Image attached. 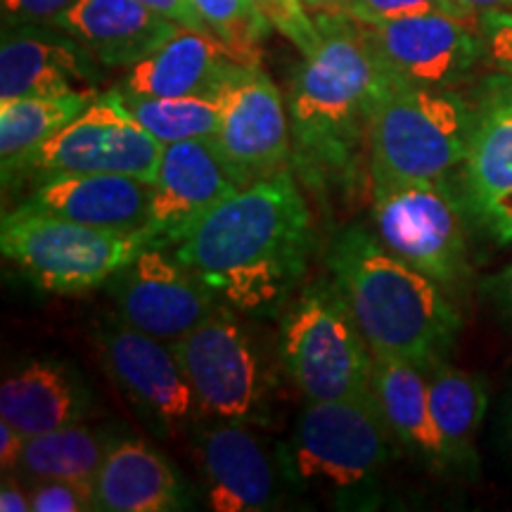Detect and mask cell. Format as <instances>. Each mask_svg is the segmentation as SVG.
I'll use <instances>...</instances> for the list:
<instances>
[{"mask_svg": "<svg viewBox=\"0 0 512 512\" xmlns=\"http://www.w3.org/2000/svg\"><path fill=\"white\" fill-rule=\"evenodd\" d=\"M214 100L221 126L211 143L238 188L292 171L290 112L261 67L240 64Z\"/></svg>", "mask_w": 512, "mask_h": 512, "instance_id": "11", "label": "cell"}, {"mask_svg": "<svg viewBox=\"0 0 512 512\" xmlns=\"http://www.w3.org/2000/svg\"><path fill=\"white\" fill-rule=\"evenodd\" d=\"M114 439L93 427L74 425L36 434L24 444L15 475L27 484L62 479V482L93 486Z\"/></svg>", "mask_w": 512, "mask_h": 512, "instance_id": "27", "label": "cell"}, {"mask_svg": "<svg viewBox=\"0 0 512 512\" xmlns=\"http://www.w3.org/2000/svg\"><path fill=\"white\" fill-rule=\"evenodd\" d=\"M192 5L204 27L242 64L259 67V46L273 27L254 0H192Z\"/></svg>", "mask_w": 512, "mask_h": 512, "instance_id": "29", "label": "cell"}, {"mask_svg": "<svg viewBox=\"0 0 512 512\" xmlns=\"http://www.w3.org/2000/svg\"><path fill=\"white\" fill-rule=\"evenodd\" d=\"M392 439L373 389L354 399L309 401L280 453L283 475L290 482L354 496L377 482L392 458Z\"/></svg>", "mask_w": 512, "mask_h": 512, "instance_id": "6", "label": "cell"}, {"mask_svg": "<svg viewBox=\"0 0 512 512\" xmlns=\"http://www.w3.org/2000/svg\"><path fill=\"white\" fill-rule=\"evenodd\" d=\"M238 190L211 140L164 145L145 223L152 247H176L197 221Z\"/></svg>", "mask_w": 512, "mask_h": 512, "instance_id": "15", "label": "cell"}, {"mask_svg": "<svg viewBox=\"0 0 512 512\" xmlns=\"http://www.w3.org/2000/svg\"><path fill=\"white\" fill-rule=\"evenodd\" d=\"M107 287L121 323L164 342L185 337L216 311L211 287L164 247H147Z\"/></svg>", "mask_w": 512, "mask_h": 512, "instance_id": "13", "label": "cell"}, {"mask_svg": "<svg viewBox=\"0 0 512 512\" xmlns=\"http://www.w3.org/2000/svg\"><path fill=\"white\" fill-rule=\"evenodd\" d=\"M98 60L50 24H12L0 46V100L91 91Z\"/></svg>", "mask_w": 512, "mask_h": 512, "instance_id": "17", "label": "cell"}, {"mask_svg": "<svg viewBox=\"0 0 512 512\" xmlns=\"http://www.w3.org/2000/svg\"><path fill=\"white\" fill-rule=\"evenodd\" d=\"M98 510L169 512L185 508L183 484L155 448L143 441H114L93 484Z\"/></svg>", "mask_w": 512, "mask_h": 512, "instance_id": "23", "label": "cell"}, {"mask_svg": "<svg viewBox=\"0 0 512 512\" xmlns=\"http://www.w3.org/2000/svg\"><path fill=\"white\" fill-rule=\"evenodd\" d=\"M31 486V512H86L98 510L93 486L46 479Z\"/></svg>", "mask_w": 512, "mask_h": 512, "instance_id": "32", "label": "cell"}, {"mask_svg": "<svg viewBox=\"0 0 512 512\" xmlns=\"http://www.w3.org/2000/svg\"><path fill=\"white\" fill-rule=\"evenodd\" d=\"M320 43L294 74L287 98L292 128V169L306 183L332 190L354 183L368 157L370 107L384 72L358 22L318 12Z\"/></svg>", "mask_w": 512, "mask_h": 512, "instance_id": "2", "label": "cell"}, {"mask_svg": "<svg viewBox=\"0 0 512 512\" xmlns=\"http://www.w3.org/2000/svg\"><path fill=\"white\" fill-rule=\"evenodd\" d=\"M264 12L271 27L299 48L304 57L311 55L320 43L318 22L309 17L304 0H254Z\"/></svg>", "mask_w": 512, "mask_h": 512, "instance_id": "31", "label": "cell"}, {"mask_svg": "<svg viewBox=\"0 0 512 512\" xmlns=\"http://www.w3.org/2000/svg\"><path fill=\"white\" fill-rule=\"evenodd\" d=\"M98 98L93 91L69 95H31L0 100V162L5 185L17 181L29 157Z\"/></svg>", "mask_w": 512, "mask_h": 512, "instance_id": "26", "label": "cell"}, {"mask_svg": "<svg viewBox=\"0 0 512 512\" xmlns=\"http://www.w3.org/2000/svg\"><path fill=\"white\" fill-rule=\"evenodd\" d=\"M456 3L463 8L465 12H470L472 17H482L484 12L491 10H510L512 0H456Z\"/></svg>", "mask_w": 512, "mask_h": 512, "instance_id": "38", "label": "cell"}, {"mask_svg": "<svg viewBox=\"0 0 512 512\" xmlns=\"http://www.w3.org/2000/svg\"><path fill=\"white\" fill-rule=\"evenodd\" d=\"M0 510L3 512H29L31 510V486L17 477L15 472L3 477L0 486Z\"/></svg>", "mask_w": 512, "mask_h": 512, "instance_id": "37", "label": "cell"}, {"mask_svg": "<svg viewBox=\"0 0 512 512\" xmlns=\"http://www.w3.org/2000/svg\"><path fill=\"white\" fill-rule=\"evenodd\" d=\"M373 221L389 252L439 285L467 275L463 211L446 181L373 190Z\"/></svg>", "mask_w": 512, "mask_h": 512, "instance_id": "10", "label": "cell"}, {"mask_svg": "<svg viewBox=\"0 0 512 512\" xmlns=\"http://www.w3.org/2000/svg\"><path fill=\"white\" fill-rule=\"evenodd\" d=\"M50 27L76 38L102 67H133L181 29L140 0H76Z\"/></svg>", "mask_w": 512, "mask_h": 512, "instance_id": "19", "label": "cell"}, {"mask_svg": "<svg viewBox=\"0 0 512 512\" xmlns=\"http://www.w3.org/2000/svg\"><path fill=\"white\" fill-rule=\"evenodd\" d=\"M240 64L233 50L211 31L181 27L162 48L128 67L121 91L147 98H214Z\"/></svg>", "mask_w": 512, "mask_h": 512, "instance_id": "20", "label": "cell"}, {"mask_svg": "<svg viewBox=\"0 0 512 512\" xmlns=\"http://www.w3.org/2000/svg\"><path fill=\"white\" fill-rule=\"evenodd\" d=\"M152 247L145 228L110 230L43 214L19 204L5 214L0 249L46 292L79 294L107 285L119 268Z\"/></svg>", "mask_w": 512, "mask_h": 512, "instance_id": "5", "label": "cell"}, {"mask_svg": "<svg viewBox=\"0 0 512 512\" xmlns=\"http://www.w3.org/2000/svg\"><path fill=\"white\" fill-rule=\"evenodd\" d=\"M86 413V387L62 363L31 361L0 384V420L27 437L74 425Z\"/></svg>", "mask_w": 512, "mask_h": 512, "instance_id": "22", "label": "cell"}, {"mask_svg": "<svg viewBox=\"0 0 512 512\" xmlns=\"http://www.w3.org/2000/svg\"><path fill=\"white\" fill-rule=\"evenodd\" d=\"M328 266L373 356L406 358L422 368L446 358L460 316L437 280L415 271L363 228L337 235Z\"/></svg>", "mask_w": 512, "mask_h": 512, "instance_id": "3", "label": "cell"}, {"mask_svg": "<svg viewBox=\"0 0 512 512\" xmlns=\"http://www.w3.org/2000/svg\"><path fill=\"white\" fill-rule=\"evenodd\" d=\"M169 344L202 415L233 422H256L264 415V361L233 313L216 309L202 325Z\"/></svg>", "mask_w": 512, "mask_h": 512, "instance_id": "9", "label": "cell"}, {"mask_svg": "<svg viewBox=\"0 0 512 512\" xmlns=\"http://www.w3.org/2000/svg\"><path fill=\"white\" fill-rule=\"evenodd\" d=\"M121 105L162 145L183 140H214L221 126V107L209 95L147 98L117 88Z\"/></svg>", "mask_w": 512, "mask_h": 512, "instance_id": "28", "label": "cell"}, {"mask_svg": "<svg viewBox=\"0 0 512 512\" xmlns=\"http://www.w3.org/2000/svg\"><path fill=\"white\" fill-rule=\"evenodd\" d=\"M430 387V411L437 427L446 467H475V439L486 413V384L482 377L448 366L446 358L425 368Z\"/></svg>", "mask_w": 512, "mask_h": 512, "instance_id": "25", "label": "cell"}, {"mask_svg": "<svg viewBox=\"0 0 512 512\" xmlns=\"http://www.w3.org/2000/svg\"><path fill=\"white\" fill-rule=\"evenodd\" d=\"M356 22V19H354ZM382 72L425 88H453L486 53L479 24L444 12H420L377 24H361Z\"/></svg>", "mask_w": 512, "mask_h": 512, "instance_id": "12", "label": "cell"}, {"mask_svg": "<svg viewBox=\"0 0 512 512\" xmlns=\"http://www.w3.org/2000/svg\"><path fill=\"white\" fill-rule=\"evenodd\" d=\"M140 3H145L147 8H152L159 15H164L166 19H171V22H176L178 27H185V29H200V31H209L204 27V22L197 15L195 5H192V0H140Z\"/></svg>", "mask_w": 512, "mask_h": 512, "instance_id": "35", "label": "cell"}, {"mask_svg": "<svg viewBox=\"0 0 512 512\" xmlns=\"http://www.w3.org/2000/svg\"><path fill=\"white\" fill-rule=\"evenodd\" d=\"M197 453L211 510L259 512L278 498L283 460H275V453L247 422L216 420L211 427H202Z\"/></svg>", "mask_w": 512, "mask_h": 512, "instance_id": "16", "label": "cell"}, {"mask_svg": "<svg viewBox=\"0 0 512 512\" xmlns=\"http://www.w3.org/2000/svg\"><path fill=\"white\" fill-rule=\"evenodd\" d=\"M463 166L470 209L501 245H508L512 242V88H498L477 114Z\"/></svg>", "mask_w": 512, "mask_h": 512, "instance_id": "18", "label": "cell"}, {"mask_svg": "<svg viewBox=\"0 0 512 512\" xmlns=\"http://www.w3.org/2000/svg\"><path fill=\"white\" fill-rule=\"evenodd\" d=\"M479 31H482L486 53L494 64L512 74V8L484 12L479 17Z\"/></svg>", "mask_w": 512, "mask_h": 512, "instance_id": "33", "label": "cell"}, {"mask_svg": "<svg viewBox=\"0 0 512 512\" xmlns=\"http://www.w3.org/2000/svg\"><path fill=\"white\" fill-rule=\"evenodd\" d=\"M304 3L316 12H335V15H339V12L347 8L349 0H304Z\"/></svg>", "mask_w": 512, "mask_h": 512, "instance_id": "39", "label": "cell"}, {"mask_svg": "<svg viewBox=\"0 0 512 512\" xmlns=\"http://www.w3.org/2000/svg\"><path fill=\"white\" fill-rule=\"evenodd\" d=\"M477 114L451 88H425L384 72L368 119L373 190L444 183L465 162Z\"/></svg>", "mask_w": 512, "mask_h": 512, "instance_id": "4", "label": "cell"}, {"mask_svg": "<svg viewBox=\"0 0 512 512\" xmlns=\"http://www.w3.org/2000/svg\"><path fill=\"white\" fill-rule=\"evenodd\" d=\"M510 437H512V411H510Z\"/></svg>", "mask_w": 512, "mask_h": 512, "instance_id": "41", "label": "cell"}, {"mask_svg": "<svg viewBox=\"0 0 512 512\" xmlns=\"http://www.w3.org/2000/svg\"><path fill=\"white\" fill-rule=\"evenodd\" d=\"M501 297L508 304V309H512V264L508 271L501 273Z\"/></svg>", "mask_w": 512, "mask_h": 512, "instance_id": "40", "label": "cell"}, {"mask_svg": "<svg viewBox=\"0 0 512 512\" xmlns=\"http://www.w3.org/2000/svg\"><path fill=\"white\" fill-rule=\"evenodd\" d=\"M420 12H444L470 24H479V19L460 8L456 0H349L347 8L339 15H347L361 24H377L387 19L420 15Z\"/></svg>", "mask_w": 512, "mask_h": 512, "instance_id": "30", "label": "cell"}, {"mask_svg": "<svg viewBox=\"0 0 512 512\" xmlns=\"http://www.w3.org/2000/svg\"><path fill=\"white\" fill-rule=\"evenodd\" d=\"M27 439V434L15 430L10 422L0 420V470H3V475L17 470V463L22 458Z\"/></svg>", "mask_w": 512, "mask_h": 512, "instance_id": "36", "label": "cell"}, {"mask_svg": "<svg viewBox=\"0 0 512 512\" xmlns=\"http://www.w3.org/2000/svg\"><path fill=\"white\" fill-rule=\"evenodd\" d=\"M370 389L394 439L413 448L432 465L446 467L444 448L430 411L425 368L406 358L375 356Z\"/></svg>", "mask_w": 512, "mask_h": 512, "instance_id": "24", "label": "cell"}, {"mask_svg": "<svg viewBox=\"0 0 512 512\" xmlns=\"http://www.w3.org/2000/svg\"><path fill=\"white\" fill-rule=\"evenodd\" d=\"M280 358L309 401L370 392L375 356L337 285L309 287L280 328Z\"/></svg>", "mask_w": 512, "mask_h": 512, "instance_id": "7", "label": "cell"}, {"mask_svg": "<svg viewBox=\"0 0 512 512\" xmlns=\"http://www.w3.org/2000/svg\"><path fill=\"white\" fill-rule=\"evenodd\" d=\"M311 214L292 171L240 188L178 242L174 254L223 302L261 316L306 273Z\"/></svg>", "mask_w": 512, "mask_h": 512, "instance_id": "1", "label": "cell"}, {"mask_svg": "<svg viewBox=\"0 0 512 512\" xmlns=\"http://www.w3.org/2000/svg\"><path fill=\"white\" fill-rule=\"evenodd\" d=\"M98 344L107 373L162 432L176 430L200 411L188 377L164 339L121 323L98 332Z\"/></svg>", "mask_w": 512, "mask_h": 512, "instance_id": "14", "label": "cell"}, {"mask_svg": "<svg viewBox=\"0 0 512 512\" xmlns=\"http://www.w3.org/2000/svg\"><path fill=\"white\" fill-rule=\"evenodd\" d=\"M5 27L12 24H50L76 0H0Z\"/></svg>", "mask_w": 512, "mask_h": 512, "instance_id": "34", "label": "cell"}, {"mask_svg": "<svg viewBox=\"0 0 512 512\" xmlns=\"http://www.w3.org/2000/svg\"><path fill=\"white\" fill-rule=\"evenodd\" d=\"M152 183L121 174H64L36 185L24 207L110 230L145 228Z\"/></svg>", "mask_w": 512, "mask_h": 512, "instance_id": "21", "label": "cell"}, {"mask_svg": "<svg viewBox=\"0 0 512 512\" xmlns=\"http://www.w3.org/2000/svg\"><path fill=\"white\" fill-rule=\"evenodd\" d=\"M162 150L164 145L121 105L117 91H110L38 147L17 178L121 174L152 183Z\"/></svg>", "mask_w": 512, "mask_h": 512, "instance_id": "8", "label": "cell"}]
</instances>
